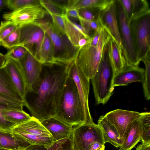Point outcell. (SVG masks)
<instances>
[{"label": "cell", "mask_w": 150, "mask_h": 150, "mask_svg": "<svg viewBox=\"0 0 150 150\" xmlns=\"http://www.w3.org/2000/svg\"><path fill=\"white\" fill-rule=\"evenodd\" d=\"M48 13L51 16L52 23L54 26L60 31L65 35L64 24L63 17V15H58L50 13Z\"/></svg>", "instance_id": "40"}, {"label": "cell", "mask_w": 150, "mask_h": 150, "mask_svg": "<svg viewBox=\"0 0 150 150\" xmlns=\"http://www.w3.org/2000/svg\"><path fill=\"white\" fill-rule=\"evenodd\" d=\"M18 62L25 79L27 91L30 90L40 76L42 64L38 62L28 51L23 57Z\"/></svg>", "instance_id": "14"}, {"label": "cell", "mask_w": 150, "mask_h": 150, "mask_svg": "<svg viewBox=\"0 0 150 150\" xmlns=\"http://www.w3.org/2000/svg\"><path fill=\"white\" fill-rule=\"evenodd\" d=\"M150 52L142 59L145 65L144 70V80L142 86L144 97L148 100L150 98Z\"/></svg>", "instance_id": "30"}, {"label": "cell", "mask_w": 150, "mask_h": 150, "mask_svg": "<svg viewBox=\"0 0 150 150\" xmlns=\"http://www.w3.org/2000/svg\"><path fill=\"white\" fill-rule=\"evenodd\" d=\"M33 56L42 64L54 63L52 44L45 32L42 39L35 49Z\"/></svg>", "instance_id": "24"}, {"label": "cell", "mask_w": 150, "mask_h": 150, "mask_svg": "<svg viewBox=\"0 0 150 150\" xmlns=\"http://www.w3.org/2000/svg\"><path fill=\"white\" fill-rule=\"evenodd\" d=\"M130 1L132 7V15L130 18L134 16L150 11L149 4L147 0H130Z\"/></svg>", "instance_id": "35"}, {"label": "cell", "mask_w": 150, "mask_h": 150, "mask_svg": "<svg viewBox=\"0 0 150 150\" xmlns=\"http://www.w3.org/2000/svg\"><path fill=\"white\" fill-rule=\"evenodd\" d=\"M97 125L100 129L105 144L108 142L117 148L120 147L123 141L120 138L116 128L104 116H100Z\"/></svg>", "instance_id": "22"}, {"label": "cell", "mask_w": 150, "mask_h": 150, "mask_svg": "<svg viewBox=\"0 0 150 150\" xmlns=\"http://www.w3.org/2000/svg\"><path fill=\"white\" fill-rule=\"evenodd\" d=\"M117 3L122 7L128 21L132 15V7L130 0H118Z\"/></svg>", "instance_id": "42"}, {"label": "cell", "mask_w": 150, "mask_h": 150, "mask_svg": "<svg viewBox=\"0 0 150 150\" xmlns=\"http://www.w3.org/2000/svg\"><path fill=\"white\" fill-rule=\"evenodd\" d=\"M137 60L150 52V11L132 17L128 21Z\"/></svg>", "instance_id": "6"}, {"label": "cell", "mask_w": 150, "mask_h": 150, "mask_svg": "<svg viewBox=\"0 0 150 150\" xmlns=\"http://www.w3.org/2000/svg\"><path fill=\"white\" fill-rule=\"evenodd\" d=\"M20 37V27L19 25L13 32L1 40V45L9 50L18 45Z\"/></svg>", "instance_id": "33"}, {"label": "cell", "mask_w": 150, "mask_h": 150, "mask_svg": "<svg viewBox=\"0 0 150 150\" xmlns=\"http://www.w3.org/2000/svg\"><path fill=\"white\" fill-rule=\"evenodd\" d=\"M114 0H69L64 8H73L79 11L87 9L103 11L115 1Z\"/></svg>", "instance_id": "21"}, {"label": "cell", "mask_w": 150, "mask_h": 150, "mask_svg": "<svg viewBox=\"0 0 150 150\" xmlns=\"http://www.w3.org/2000/svg\"><path fill=\"white\" fill-rule=\"evenodd\" d=\"M70 63L42 64L39 77L27 91L24 101L32 117L41 121L55 116L69 76Z\"/></svg>", "instance_id": "1"}, {"label": "cell", "mask_w": 150, "mask_h": 150, "mask_svg": "<svg viewBox=\"0 0 150 150\" xmlns=\"http://www.w3.org/2000/svg\"><path fill=\"white\" fill-rule=\"evenodd\" d=\"M141 113L117 109L107 113L104 117L116 129L120 137L124 141L127 129L130 123L139 118Z\"/></svg>", "instance_id": "11"}, {"label": "cell", "mask_w": 150, "mask_h": 150, "mask_svg": "<svg viewBox=\"0 0 150 150\" xmlns=\"http://www.w3.org/2000/svg\"><path fill=\"white\" fill-rule=\"evenodd\" d=\"M0 96L24 103L23 99L13 84L5 66L0 69Z\"/></svg>", "instance_id": "20"}, {"label": "cell", "mask_w": 150, "mask_h": 150, "mask_svg": "<svg viewBox=\"0 0 150 150\" xmlns=\"http://www.w3.org/2000/svg\"><path fill=\"white\" fill-rule=\"evenodd\" d=\"M98 44L94 45L89 42L82 47L79 48L75 59L80 70L88 79L90 80L96 72L103 56L106 50L111 37L103 27L98 30Z\"/></svg>", "instance_id": "3"}, {"label": "cell", "mask_w": 150, "mask_h": 150, "mask_svg": "<svg viewBox=\"0 0 150 150\" xmlns=\"http://www.w3.org/2000/svg\"><path fill=\"white\" fill-rule=\"evenodd\" d=\"M69 75L73 79L76 85L87 122L89 124L94 123L88 105L90 80L86 77L80 70L75 59L69 63Z\"/></svg>", "instance_id": "10"}, {"label": "cell", "mask_w": 150, "mask_h": 150, "mask_svg": "<svg viewBox=\"0 0 150 150\" xmlns=\"http://www.w3.org/2000/svg\"><path fill=\"white\" fill-rule=\"evenodd\" d=\"M34 24L41 28L50 39L53 47L54 63H67L75 59L79 49L73 46L66 36L52 22L42 19Z\"/></svg>", "instance_id": "4"}, {"label": "cell", "mask_w": 150, "mask_h": 150, "mask_svg": "<svg viewBox=\"0 0 150 150\" xmlns=\"http://www.w3.org/2000/svg\"><path fill=\"white\" fill-rule=\"evenodd\" d=\"M140 117L132 122L126 130L123 143L118 150H131L141 141Z\"/></svg>", "instance_id": "23"}, {"label": "cell", "mask_w": 150, "mask_h": 150, "mask_svg": "<svg viewBox=\"0 0 150 150\" xmlns=\"http://www.w3.org/2000/svg\"><path fill=\"white\" fill-rule=\"evenodd\" d=\"M0 25V38L1 40L13 32L19 25H16L10 21H6L1 22Z\"/></svg>", "instance_id": "37"}, {"label": "cell", "mask_w": 150, "mask_h": 150, "mask_svg": "<svg viewBox=\"0 0 150 150\" xmlns=\"http://www.w3.org/2000/svg\"><path fill=\"white\" fill-rule=\"evenodd\" d=\"M0 106L6 108L23 109L24 104L0 96Z\"/></svg>", "instance_id": "39"}, {"label": "cell", "mask_w": 150, "mask_h": 150, "mask_svg": "<svg viewBox=\"0 0 150 150\" xmlns=\"http://www.w3.org/2000/svg\"><path fill=\"white\" fill-rule=\"evenodd\" d=\"M12 128L29 134L52 137L51 134L42 125L41 122L32 116L29 120L16 125Z\"/></svg>", "instance_id": "26"}, {"label": "cell", "mask_w": 150, "mask_h": 150, "mask_svg": "<svg viewBox=\"0 0 150 150\" xmlns=\"http://www.w3.org/2000/svg\"><path fill=\"white\" fill-rule=\"evenodd\" d=\"M54 117L72 127L89 124L86 119L76 85L69 75Z\"/></svg>", "instance_id": "2"}, {"label": "cell", "mask_w": 150, "mask_h": 150, "mask_svg": "<svg viewBox=\"0 0 150 150\" xmlns=\"http://www.w3.org/2000/svg\"><path fill=\"white\" fill-rule=\"evenodd\" d=\"M5 66L13 84L24 101L27 86L18 62L7 58Z\"/></svg>", "instance_id": "15"}, {"label": "cell", "mask_w": 150, "mask_h": 150, "mask_svg": "<svg viewBox=\"0 0 150 150\" xmlns=\"http://www.w3.org/2000/svg\"><path fill=\"white\" fill-rule=\"evenodd\" d=\"M105 144L96 142L91 144L88 146L87 150H105Z\"/></svg>", "instance_id": "45"}, {"label": "cell", "mask_w": 150, "mask_h": 150, "mask_svg": "<svg viewBox=\"0 0 150 150\" xmlns=\"http://www.w3.org/2000/svg\"><path fill=\"white\" fill-rule=\"evenodd\" d=\"M51 134L55 142L71 138L73 127L68 125L54 117L40 121Z\"/></svg>", "instance_id": "16"}, {"label": "cell", "mask_w": 150, "mask_h": 150, "mask_svg": "<svg viewBox=\"0 0 150 150\" xmlns=\"http://www.w3.org/2000/svg\"><path fill=\"white\" fill-rule=\"evenodd\" d=\"M107 55L108 60L114 69L115 73L127 67L122 48L119 47L111 38L108 45Z\"/></svg>", "instance_id": "25"}, {"label": "cell", "mask_w": 150, "mask_h": 150, "mask_svg": "<svg viewBox=\"0 0 150 150\" xmlns=\"http://www.w3.org/2000/svg\"><path fill=\"white\" fill-rule=\"evenodd\" d=\"M37 0H8V8L12 11L27 6L39 3Z\"/></svg>", "instance_id": "38"}, {"label": "cell", "mask_w": 150, "mask_h": 150, "mask_svg": "<svg viewBox=\"0 0 150 150\" xmlns=\"http://www.w3.org/2000/svg\"><path fill=\"white\" fill-rule=\"evenodd\" d=\"M15 125V124L8 121L5 119L1 112L0 106V129L11 131L12 128Z\"/></svg>", "instance_id": "43"}, {"label": "cell", "mask_w": 150, "mask_h": 150, "mask_svg": "<svg viewBox=\"0 0 150 150\" xmlns=\"http://www.w3.org/2000/svg\"><path fill=\"white\" fill-rule=\"evenodd\" d=\"M78 19L80 25L86 34L91 37L102 26L98 18L96 21H90L84 19L80 16Z\"/></svg>", "instance_id": "34"}, {"label": "cell", "mask_w": 150, "mask_h": 150, "mask_svg": "<svg viewBox=\"0 0 150 150\" xmlns=\"http://www.w3.org/2000/svg\"><path fill=\"white\" fill-rule=\"evenodd\" d=\"M144 69L138 67H127L115 73L112 82L113 87L126 86L135 82L143 83L144 80Z\"/></svg>", "instance_id": "17"}, {"label": "cell", "mask_w": 150, "mask_h": 150, "mask_svg": "<svg viewBox=\"0 0 150 150\" xmlns=\"http://www.w3.org/2000/svg\"><path fill=\"white\" fill-rule=\"evenodd\" d=\"M89 39H87L85 38L81 39L78 42L79 48H81L85 46L88 43Z\"/></svg>", "instance_id": "48"}, {"label": "cell", "mask_w": 150, "mask_h": 150, "mask_svg": "<svg viewBox=\"0 0 150 150\" xmlns=\"http://www.w3.org/2000/svg\"><path fill=\"white\" fill-rule=\"evenodd\" d=\"M115 74L114 69L108 58L107 49L96 72L91 79L97 104H105L113 94L112 82Z\"/></svg>", "instance_id": "5"}, {"label": "cell", "mask_w": 150, "mask_h": 150, "mask_svg": "<svg viewBox=\"0 0 150 150\" xmlns=\"http://www.w3.org/2000/svg\"><path fill=\"white\" fill-rule=\"evenodd\" d=\"M47 11L39 3L31 4L4 14L3 18L18 25L35 23L43 19Z\"/></svg>", "instance_id": "9"}, {"label": "cell", "mask_w": 150, "mask_h": 150, "mask_svg": "<svg viewBox=\"0 0 150 150\" xmlns=\"http://www.w3.org/2000/svg\"><path fill=\"white\" fill-rule=\"evenodd\" d=\"M11 131L23 137L32 145L43 146L48 148L52 146L55 142L52 137L29 134L13 128H12Z\"/></svg>", "instance_id": "28"}, {"label": "cell", "mask_w": 150, "mask_h": 150, "mask_svg": "<svg viewBox=\"0 0 150 150\" xmlns=\"http://www.w3.org/2000/svg\"><path fill=\"white\" fill-rule=\"evenodd\" d=\"M66 14L69 17H71L78 19L79 18L80 15L78 11L76 9L71 8H64Z\"/></svg>", "instance_id": "44"}, {"label": "cell", "mask_w": 150, "mask_h": 150, "mask_svg": "<svg viewBox=\"0 0 150 150\" xmlns=\"http://www.w3.org/2000/svg\"><path fill=\"white\" fill-rule=\"evenodd\" d=\"M40 4L47 11L54 14L63 16L66 14L63 6L55 1L52 0H39Z\"/></svg>", "instance_id": "32"}, {"label": "cell", "mask_w": 150, "mask_h": 150, "mask_svg": "<svg viewBox=\"0 0 150 150\" xmlns=\"http://www.w3.org/2000/svg\"><path fill=\"white\" fill-rule=\"evenodd\" d=\"M8 8V0H0V11Z\"/></svg>", "instance_id": "49"}, {"label": "cell", "mask_w": 150, "mask_h": 150, "mask_svg": "<svg viewBox=\"0 0 150 150\" xmlns=\"http://www.w3.org/2000/svg\"><path fill=\"white\" fill-rule=\"evenodd\" d=\"M1 106V112L5 119L16 125L27 121L31 117L23 109Z\"/></svg>", "instance_id": "27"}, {"label": "cell", "mask_w": 150, "mask_h": 150, "mask_svg": "<svg viewBox=\"0 0 150 150\" xmlns=\"http://www.w3.org/2000/svg\"><path fill=\"white\" fill-rule=\"evenodd\" d=\"M63 17L64 24L65 35L73 46L78 49L79 41L83 38L89 39L91 37L86 34L80 24L72 21L66 14L63 15Z\"/></svg>", "instance_id": "19"}, {"label": "cell", "mask_w": 150, "mask_h": 150, "mask_svg": "<svg viewBox=\"0 0 150 150\" xmlns=\"http://www.w3.org/2000/svg\"><path fill=\"white\" fill-rule=\"evenodd\" d=\"M32 144L11 131L0 129V148L11 150H26Z\"/></svg>", "instance_id": "18"}, {"label": "cell", "mask_w": 150, "mask_h": 150, "mask_svg": "<svg viewBox=\"0 0 150 150\" xmlns=\"http://www.w3.org/2000/svg\"><path fill=\"white\" fill-rule=\"evenodd\" d=\"M20 37L18 45L22 46L33 55L36 48L40 42L45 32L34 24L19 25Z\"/></svg>", "instance_id": "12"}, {"label": "cell", "mask_w": 150, "mask_h": 150, "mask_svg": "<svg viewBox=\"0 0 150 150\" xmlns=\"http://www.w3.org/2000/svg\"><path fill=\"white\" fill-rule=\"evenodd\" d=\"M6 60L7 58L5 55L0 53V69L5 66Z\"/></svg>", "instance_id": "47"}, {"label": "cell", "mask_w": 150, "mask_h": 150, "mask_svg": "<svg viewBox=\"0 0 150 150\" xmlns=\"http://www.w3.org/2000/svg\"><path fill=\"white\" fill-rule=\"evenodd\" d=\"M80 15L84 19L90 21H96L98 18L100 11L85 9L79 11Z\"/></svg>", "instance_id": "41"}, {"label": "cell", "mask_w": 150, "mask_h": 150, "mask_svg": "<svg viewBox=\"0 0 150 150\" xmlns=\"http://www.w3.org/2000/svg\"><path fill=\"white\" fill-rule=\"evenodd\" d=\"M27 51L24 47L17 45L8 50V52L5 55L6 58H9L18 61L23 57Z\"/></svg>", "instance_id": "36"}, {"label": "cell", "mask_w": 150, "mask_h": 150, "mask_svg": "<svg viewBox=\"0 0 150 150\" xmlns=\"http://www.w3.org/2000/svg\"><path fill=\"white\" fill-rule=\"evenodd\" d=\"M0 29H1V26H0ZM1 38H0V46L1 45Z\"/></svg>", "instance_id": "51"}, {"label": "cell", "mask_w": 150, "mask_h": 150, "mask_svg": "<svg viewBox=\"0 0 150 150\" xmlns=\"http://www.w3.org/2000/svg\"><path fill=\"white\" fill-rule=\"evenodd\" d=\"M98 19L102 26L105 29L118 46L122 48L115 1L106 8L100 11Z\"/></svg>", "instance_id": "13"}, {"label": "cell", "mask_w": 150, "mask_h": 150, "mask_svg": "<svg viewBox=\"0 0 150 150\" xmlns=\"http://www.w3.org/2000/svg\"><path fill=\"white\" fill-rule=\"evenodd\" d=\"M141 126L142 144H150V113L142 112L139 118Z\"/></svg>", "instance_id": "29"}, {"label": "cell", "mask_w": 150, "mask_h": 150, "mask_svg": "<svg viewBox=\"0 0 150 150\" xmlns=\"http://www.w3.org/2000/svg\"><path fill=\"white\" fill-rule=\"evenodd\" d=\"M26 150H73L71 138L66 140L55 143L50 147L47 148L43 146L33 144Z\"/></svg>", "instance_id": "31"}, {"label": "cell", "mask_w": 150, "mask_h": 150, "mask_svg": "<svg viewBox=\"0 0 150 150\" xmlns=\"http://www.w3.org/2000/svg\"><path fill=\"white\" fill-rule=\"evenodd\" d=\"M71 139L73 150H87L96 142L105 144L100 129L94 123L74 126Z\"/></svg>", "instance_id": "7"}, {"label": "cell", "mask_w": 150, "mask_h": 150, "mask_svg": "<svg viewBox=\"0 0 150 150\" xmlns=\"http://www.w3.org/2000/svg\"><path fill=\"white\" fill-rule=\"evenodd\" d=\"M117 15L122 49L127 67H138L139 63L136 55L128 20L118 4Z\"/></svg>", "instance_id": "8"}, {"label": "cell", "mask_w": 150, "mask_h": 150, "mask_svg": "<svg viewBox=\"0 0 150 150\" xmlns=\"http://www.w3.org/2000/svg\"><path fill=\"white\" fill-rule=\"evenodd\" d=\"M0 150H11L6 149H4V148H0Z\"/></svg>", "instance_id": "50"}, {"label": "cell", "mask_w": 150, "mask_h": 150, "mask_svg": "<svg viewBox=\"0 0 150 150\" xmlns=\"http://www.w3.org/2000/svg\"><path fill=\"white\" fill-rule=\"evenodd\" d=\"M136 150H150V144H146L142 143L137 146Z\"/></svg>", "instance_id": "46"}]
</instances>
